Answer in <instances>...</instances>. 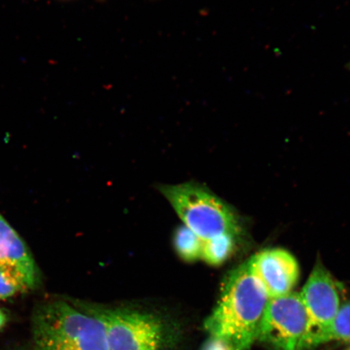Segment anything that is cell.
<instances>
[{
    "mask_svg": "<svg viewBox=\"0 0 350 350\" xmlns=\"http://www.w3.org/2000/svg\"><path fill=\"white\" fill-rule=\"evenodd\" d=\"M269 300L249 260L227 275L217 304L205 319L204 329L234 350H251Z\"/></svg>",
    "mask_w": 350,
    "mask_h": 350,
    "instance_id": "obj_1",
    "label": "cell"
},
{
    "mask_svg": "<svg viewBox=\"0 0 350 350\" xmlns=\"http://www.w3.org/2000/svg\"><path fill=\"white\" fill-rule=\"evenodd\" d=\"M72 304L102 323L109 350H172L182 338L180 325L155 310L80 300Z\"/></svg>",
    "mask_w": 350,
    "mask_h": 350,
    "instance_id": "obj_2",
    "label": "cell"
},
{
    "mask_svg": "<svg viewBox=\"0 0 350 350\" xmlns=\"http://www.w3.org/2000/svg\"><path fill=\"white\" fill-rule=\"evenodd\" d=\"M32 330L34 350H109L102 323L64 300L39 306Z\"/></svg>",
    "mask_w": 350,
    "mask_h": 350,
    "instance_id": "obj_3",
    "label": "cell"
},
{
    "mask_svg": "<svg viewBox=\"0 0 350 350\" xmlns=\"http://www.w3.org/2000/svg\"><path fill=\"white\" fill-rule=\"evenodd\" d=\"M160 189L183 224L203 242L237 234L239 226L233 213L205 188L186 183L163 185Z\"/></svg>",
    "mask_w": 350,
    "mask_h": 350,
    "instance_id": "obj_4",
    "label": "cell"
},
{
    "mask_svg": "<svg viewBox=\"0 0 350 350\" xmlns=\"http://www.w3.org/2000/svg\"><path fill=\"white\" fill-rule=\"evenodd\" d=\"M310 319L300 294L269 299L257 340L275 350H304Z\"/></svg>",
    "mask_w": 350,
    "mask_h": 350,
    "instance_id": "obj_5",
    "label": "cell"
},
{
    "mask_svg": "<svg viewBox=\"0 0 350 350\" xmlns=\"http://www.w3.org/2000/svg\"><path fill=\"white\" fill-rule=\"evenodd\" d=\"M300 295L310 319L308 336L329 325L345 303L342 284L319 264L314 266Z\"/></svg>",
    "mask_w": 350,
    "mask_h": 350,
    "instance_id": "obj_6",
    "label": "cell"
},
{
    "mask_svg": "<svg viewBox=\"0 0 350 350\" xmlns=\"http://www.w3.org/2000/svg\"><path fill=\"white\" fill-rule=\"evenodd\" d=\"M0 269L14 278L25 293L36 290L41 273L23 239L0 213Z\"/></svg>",
    "mask_w": 350,
    "mask_h": 350,
    "instance_id": "obj_7",
    "label": "cell"
},
{
    "mask_svg": "<svg viewBox=\"0 0 350 350\" xmlns=\"http://www.w3.org/2000/svg\"><path fill=\"white\" fill-rule=\"evenodd\" d=\"M250 261L269 299L290 294L299 281V264L283 249H267L254 256Z\"/></svg>",
    "mask_w": 350,
    "mask_h": 350,
    "instance_id": "obj_8",
    "label": "cell"
},
{
    "mask_svg": "<svg viewBox=\"0 0 350 350\" xmlns=\"http://www.w3.org/2000/svg\"><path fill=\"white\" fill-rule=\"evenodd\" d=\"M332 341L350 343V301H345L329 325L308 336L305 350L312 349Z\"/></svg>",
    "mask_w": 350,
    "mask_h": 350,
    "instance_id": "obj_9",
    "label": "cell"
},
{
    "mask_svg": "<svg viewBox=\"0 0 350 350\" xmlns=\"http://www.w3.org/2000/svg\"><path fill=\"white\" fill-rule=\"evenodd\" d=\"M235 236L225 234L203 242L201 259L211 265H219L225 262L234 247Z\"/></svg>",
    "mask_w": 350,
    "mask_h": 350,
    "instance_id": "obj_10",
    "label": "cell"
},
{
    "mask_svg": "<svg viewBox=\"0 0 350 350\" xmlns=\"http://www.w3.org/2000/svg\"><path fill=\"white\" fill-rule=\"evenodd\" d=\"M175 250L187 261L201 259L203 241L185 226L179 227L174 234Z\"/></svg>",
    "mask_w": 350,
    "mask_h": 350,
    "instance_id": "obj_11",
    "label": "cell"
},
{
    "mask_svg": "<svg viewBox=\"0 0 350 350\" xmlns=\"http://www.w3.org/2000/svg\"><path fill=\"white\" fill-rule=\"evenodd\" d=\"M25 293L24 288L11 275L0 269V300H7Z\"/></svg>",
    "mask_w": 350,
    "mask_h": 350,
    "instance_id": "obj_12",
    "label": "cell"
},
{
    "mask_svg": "<svg viewBox=\"0 0 350 350\" xmlns=\"http://www.w3.org/2000/svg\"><path fill=\"white\" fill-rule=\"evenodd\" d=\"M201 350H234L230 345L221 339L209 336Z\"/></svg>",
    "mask_w": 350,
    "mask_h": 350,
    "instance_id": "obj_13",
    "label": "cell"
},
{
    "mask_svg": "<svg viewBox=\"0 0 350 350\" xmlns=\"http://www.w3.org/2000/svg\"><path fill=\"white\" fill-rule=\"evenodd\" d=\"M8 316L5 312L0 308V330H2L4 326L7 325Z\"/></svg>",
    "mask_w": 350,
    "mask_h": 350,
    "instance_id": "obj_14",
    "label": "cell"
},
{
    "mask_svg": "<svg viewBox=\"0 0 350 350\" xmlns=\"http://www.w3.org/2000/svg\"><path fill=\"white\" fill-rule=\"evenodd\" d=\"M348 350H350V349H348Z\"/></svg>",
    "mask_w": 350,
    "mask_h": 350,
    "instance_id": "obj_15",
    "label": "cell"
}]
</instances>
